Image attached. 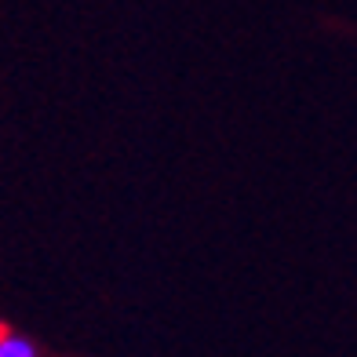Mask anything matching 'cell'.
I'll return each mask as SVG.
<instances>
[{"label":"cell","instance_id":"cell-1","mask_svg":"<svg viewBox=\"0 0 357 357\" xmlns=\"http://www.w3.org/2000/svg\"><path fill=\"white\" fill-rule=\"evenodd\" d=\"M0 357H37V347L29 343V339H22V335H8L4 343H0Z\"/></svg>","mask_w":357,"mask_h":357},{"label":"cell","instance_id":"cell-2","mask_svg":"<svg viewBox=\"0 0 357 357\" xmlns=\"http://www.w3.org/2000/svg\"><path fill=\"white\" fill-rule=\"evenodd\" d=\"M8 335H11V328H8V324H0V343H4Z\"/></svg>","mask_w":357,"mask_h":357}]
</instances>
